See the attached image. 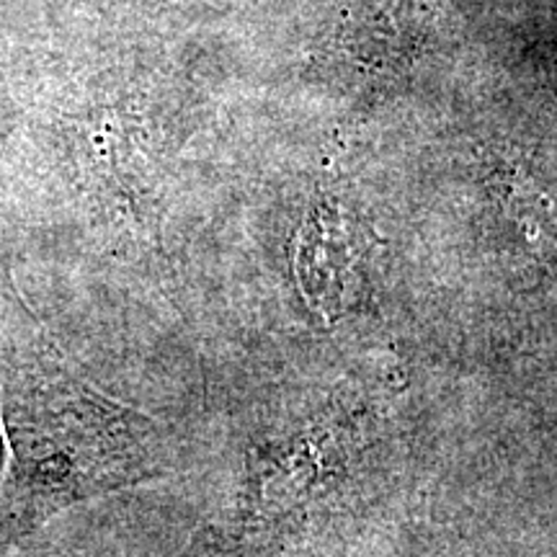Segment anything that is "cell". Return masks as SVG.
I'll use <instances>...</instances> for the list:
<instances>
[{"mask_svg":"<svg viewBox=\"0 0 557 557\" xmlns=\"http://www.w3.org/2000/svg\"><path fill=\"white\" fill-rule=\"evenodd\" d=\"M442 0H346L331 32V54L359 73L393 75L431 37Z\"/></svg>","mask_w":557,"mask_h":557,"instance_id":"cell-1","label":"cell"}]
</instances>
